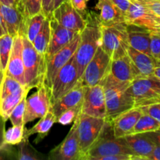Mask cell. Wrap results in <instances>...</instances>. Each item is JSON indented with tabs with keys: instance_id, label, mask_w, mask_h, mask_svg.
Instances as JSON below:
<instances>
[{
	"instance_id": "f1b7e54d",
	"label": "cell",
	"mask_w": 160,
	"mask_h": 160,
	"mask_svg": "<svg viewBox=\"0 0 160 160\" xmlns=\"http://www.w3.org/2000/svg\"><path fill=\"white\" fill-rule=\"evenodd\" d=\"M46 17H46L45 13L42 12L26 20L23 35L31 42L34 41V38L39 32L42 26V23L45 21Z\"/></svg>"
},
{
	"instance_id": "bcb514c9",
	"label": "cell",
	"mask_w": 160,
	"mask_h": 160,
	"mask_svg": "<svg viewBox=\"0 0 160 160\" xmlns=\"http://www.w3.org/2000/svg\"><path fill=\"white\" fill-rule=\"evenodd\" d=\"M52 0H42V11L46 17H49L50 6Z\"/></svg>"
},
{
	"instance_id": "2e32d148",
	"label": "cell",
	"mask_w": 160,
	"mask_h": 160,
	"mask_svg": "<svg viewBox=\"0 0 160 160\" xmlns=\"http://www.w3.org/2000/svg\"><path fill=\"white\" fill-rule=\"evenodd\" d=\"M138 76L140 74L128 54L111 60L110 67L106 75L109 79L123 84H131Z\"/></svg>"
},
{
	"instance_id": "f35d334b",
	"label": "cell",
	"mask_w": 160,
	"mask_h": 160,
	"mask_svg": "<svg viewBox=\"0 0 160 160\" xmlns=\"http://www.w3.org/2000/svg\"><path fill=\"white\" fill-rule=\"evenodd\" d=\"M151 56L157 61L160 60V34L152 32L150 41Z\"/></svg>"
},
{
	"instance_id": "3957f363",
	"label": "cell",
	"mask_w": 160,
	"mask_h": 160,
	"mask_svg": "<svg viewBox=\"0 0 160 160\" xmlns=\"http://www.w3.org/2000/svg\"><path fill=\"white\" fill-rule=\"evenodd\" d=\"M119 154L131 156V151L123 138L114 136L112 124L107 121L101 135L85 153L82 160H98L103 156Z\"/></svg>"
},
{
	"instance_id": "ffe728a7",
	"label": "cell",
	"mask_w": 160,
	"mask_h": 160,
	"mask_svg": "<svg viewBox=\"0 0 160 160\" xmlns=\"http://www.w3.org/2000/svg\"><path fill=\"white\" fill-rule=\"evenodd\" d=\"M0 13L6 24L7 33L12 37L23 35L26 19L17 6H6L0 2Z\"/></svg>"
},
{
	"instance_id": "4dcf8cb0",
	"label": "cell",
	"mask_w": 160,
	"mask_h": 160,
	"mask_svg": "<svg viewBox=\"0 0 160 160\" xmlns=\"http://www.w3.org/2000/svg\"><path fill=\"white\" fill-rule=\"evenodd\" d=\"M13 44V37L9 34L0 37V68L5 73Z\"/></svg>"
},
{
	"instance_id": "8992f818",
	"label": "cell",
	"mask_w": 160,
	"mask_h": 160,
	"mask_svg": "<svg viewBox=\"0 0 160 160\" xmlns=\"http://www.w3.org/2000/svg\"><path fill=\"white\" fill-rule=\"evenodd\" d=\"M129 90L134 108L160 103V79L154 75L137 77L130 84Z\"/></svg>"
},
{
	"instance_id": "f5cc1de1",
	"label": "cell",
	"mask_w": 160,
	"mask_h": 160,
	"mask_svg": "<svg viewBox=\"0 0 160 160\" xmlns=\"http://www.w3.org/2000/svg\"><path fill=\"white\" fill-rule=\"evenodd\" d=\"M3 76H4V73L2 71L1 68H0V86H1V83H2V81Z\"/></svg>"
},
{
	"instance_id": "d4e9b609",
	"label": "cell",
	"mask_w": 160,
	"mask_h": 160,
	"mask_svg": "<svg viewBox=\"0 0 160 160\" xmlns=\"http://www.w3.org/2000/svg\"><path fill=\"white\" fill-rule=\"evenodd\" d=\"M128 55L140 76H151L153 75L155 68L158 66V61L152 56L139 52L129 46L128 49Z\"/></svg>"
},
{
	"instance_id": "816d5d0a",
	"label": "cell",
	"mask_w": 160,
	"mask_h": 160,
	"mask_svg": "<svg viewBox=\"0 0 160 160\" xmlns=\"http://www.w3.org/2000/svg\"><path fill=\"white\" fill-rule=\"evenodd\" d=\"M155 19H156V22H157L158 25H159V30L158 31H156V32H160V17H157V16H156V17H155Z\"/></svg>"
},
{
	"instance_id": "7dc6e473",
	"label": "cell",
	"mask_w": 160,
	"mask_h": 160,
	"mask_svg": "<svg viewBox=\"0 0 160 160\" xmlns=\"http://www.w3.org/2000/svg\"><path fill=\"white\" fill-rule=\"evenodd\" d=\"M65 1H67V0H52L51 3V6H50V9H49L50 13H51L54 9H56L58 6H60V5Z\"/></svg>"
},
{
	"instance_id": "cb8c5ba5",
	"label": "cell",
	"mask_w": 160,
	"mask_h": 160,
	"mask_svg": "<svg viewBox=\"0 0 160 160\" xmlns=\"http://www.w3.org/2000/svg\"><path fill=\"white\" fill-rule=\"evenodd\" d=\"M95 9L99 10L98 14L101 26L125 23L124 13L111 0H98Z\"/></svg>"
},
{
	"instance_id": "4316f807",
	"label": "cell",
	"mask_w": 160,
	"mask_h": 160,
	"mask_svg": "<svg viewBox=\"0 0 160 160\" xmlns=\"http://www.w3.org/2000/svg\"><path fill=\"white\" fill-rule=\"evenodd\" d=\"M30 90L31 89L26 88L20 92L11 94L0 99V115L4 119L5 121L9 120V116L14 108L25 95H28Z\"/></svg>"
},
{
	"instance_id": "5b68a950",
	"label": "cell",
	"mask_w": 160,
	"mask_h": 160,
	"mask_svg": "<svg viewBox=\"0 0 160 160\" xmlns=\"http://www.w3.org/2000/svg\"><path fill=\"white\" fill-rule=\"evenodd\" d=\"M126 23H120L112 26H101L100 46L114 60L128 54L129 48Z\"/></svg>"
},
{
	"instance_id": "ee69618b",
	"label": "cell",
	"mask_w": 160,
	"mask_h": 160,
	"mask_svg": "<svg viewBox=\"0 0 160 160\" xmlns=\"http://www.w3.org/2000/svg\"><path fill=\"white\" fill-rule=\"evenodd\" d=\"M6 122L4 119L0 115V146L5 143L4 142V134H5V127H6Z\"/></svg>"
},
{
	"instance_id": "52a82bcc",
	"label": "cell",
	"mask_w": 160,
	"mask_h": 160,
	"mask_svg": "<svg viewBox=\"0 0 160 160\" xmlns=\"http://www.w3.org/2000/svg\"><path fill=\"white\" fill-rule=\"evenodd\" d=\"M106 122V119L80 114L78 134L81 155V160H82L92 145L98 140L104 130Z\"/></svg>"
},
{
	"instance_id": "6da1fadb",
	"label": "cell",
	"mask_w": 160,
	"mask_h": 160,
	"mask_svg": "<svg viewBox=\"0 0 160 160\" xmlns=\"http://www.w3.org/2000/svg\"><path fill=\"white\" fill-rule=\"evenodd\" d=\"M84 17L86 25L80 33L79 44L73 55L79 78L101 45V23L98 14L95 11H87Z\"/></svg>"
},
{
	"instance_id": "9f6ffc18",
	"label": "cell",
	"mask_w": 160,
	"mask_h": 160,
	"mask_svg": "<svg viewBox=\"0 0 160 160\" xmlns=\"http://www.w3.org/2000/svg\"><path fill=\"white\" fill-rule=\"evenodd\" d=\"M17 3H18V1H19V0H17Z\"/></svg>"
},
{
	"instance_id": "e0dca14e",
	"label": "cell",
	"mask_w": 160,
	"mask_h": 160,
	"mask_svg": "<svg viewBox=\"0 0 160 160\" xmlns=\"http://www.w3.org/2000/svg\"><path fill=\"white\" fill-rule=\"evenodd\" d=\"M22 48H23L22 35L17 34L13 37V44L4 74L12 77L20 84L26 86Z\"/></svg>"
},
{
	"instance_id": "8d00e7d4",
	"label": "cell",
	"mask_w": 160,
	"mask_h": 160,
	"mask_svg": "<svg viewBox=\"0 0 160 160\" xmlns=\"http://www.w3.org/2000/svg\"><path fill=\"white\" fill-rule=\"evenodd\" d=\"M27 96L28 95H25L20 100V102L16 106L9 116V120H10L12 125H24L23 124V117L25 113Z\"/></svg>"
},
{
	"instance_id": "d6a6232c",
	"label": "cell",
	"mask_w": 160,
	"mask_h": 160,
	"mask_svg": "<svg viewBox=\"0 0 160 160\" xmlns=\"http://www.w3.org/2000/svg\"><path fill=\"white\" fill-rule=\"evenodd\" d=\"M26 88L28 87L21 84L12 77L4 74L0 86V99L11 94L20 92Z\"/></svg>"
},
{
	"instance_id": "681fc988",
	"label": "cell",
	"mask_w": 160,
	"mask_h": 160,
	"mask_svg": "<svg viewBox=\"0 0 160 160\" xmlns=\"http://www.w3.org/2000/svg\"><path fill=\"white\" fill-rule=\"evenodd\" d=\"M0 2L2 3V4L4 5H6V6H17V0H0Z\"/></svg>"
},
{
	"instance_id": "4fadbf2b",
	"label": "cell",
	"mask_w": 160,
	"mask_h": 160,
	"mask_svg": "<svg viewBox=\"0 0 160 160\" xmlns=\"http://www.w3.org/2000/svg\"><path fill=\"white\" fill-rule=\"evenodd\" d=\"M81 114L106 119V98L104 88L102 84L85 87Z\"/></svg>"
},
{
	"instance_id": "d590c367",
	"label": "cell",
	"mask_w": 160,
	"mask_h": 160,
	"mask_svg": "<svg viewBox=\"0 0 160 160\" xmlns=\"http://www.w3.org/2000/svg\"><path fill=\"white\" fill-rule=\"evenodd\" d=\"M81 105H82V103L74 106V107L67 109L63 112H62L57 117V123H60V124L63 125V126L70 125L73 123L74 120L78 118V116L81 114Z\"/></svg>"
},
{
	"instance_id": "ac0fdd59",
	"label": "cell",
	"mask_w": 160,
	"mask_h": 160,
	"mask_svg": "<svg viewBox=\"0 0 160 160\" xmlns=\"http://www.w3.org/2000/svg\"><path fill=\"white\" fill-rule=\"evenodd\" d=\"M49 17L50 20L51 35H50L49 44H48L45 56H50L56 53V52L61 49L62 47L70 43L78 34L81 33L67 29V28H64L62 25L58 23L51 17Z\"/></svg>"
},
{
	"instance_id": "1f68e13d",
	"label": "cell",
	"mask_w": 160,
	"mask_h": 160,
	"mask_svg": "<svg viewBox=\"0 0 160 160\" xmlns=\"http://www.w3.org/2000/svg\"><path fill=\"white\" fill-rule=\"evenodd\" d=\"M17 6L26 19L31 18L42 11V0H19Z\"/></svg>"
},
{
	"instance_id": "44dd1931",
	"label": "cell",
	"mask_w": 160,
	"mask_h": 160,
	"mask_svg": "<svg viewBox=\"0 0 160 160\" xmlns=\"http://www.w3.org/2000/svg\"><path fill=\"white\" fill-rule=\"evenodd\" d=\"M142 114L141 108H132L116 117L111 122L114 136L123 138L132 134L134 126Z\"/></svg>"
},
{
	"instance_id": "7c38bea8",
	"label": "cell",
	"mask_w": 160,
	"mask_h": 160,
	"mask_svg": "<svg viewBox=\"0 0 160 160\" xmlns=\"http://www.w3.org/2000/svg\"><path fill=\"white\" fill-rule=\"evenodd\" d=\"M80 41V34L71 42L50 56H46L45 61V82L50 87L59 70L73 57Z\"/></svg>"
},
{
	"instance_id": "7a4b0ae2",
	"label": "cell",
	"mask_w": 160,
	"mask_h": 160,
	"mask_svg": "<svg viewBox=\"0 0 160 160\" xmlns=\"http://www.w3.org/2000/svg\"><path fill=\"white\" fill-rule=\"evenodd\" d=\"M100 84L104 88L106 121L111 123L120 114L134 108V100L129 90L131 84L117 83L105 77Z\"/></svg>"
},
{
	"instance_id": "ab89813d",
	"label": "cell",
	"mask_w": 160,
	"mask_h": 160,
	"mask_svg": "<svg viewBox=\"0 0 160 160\" xmlns=\"http://www.w3.org/2000/svg\"><path fill=\"white\" fill-rule=\"evenodd\" d=\"M141 109L144 113L148 114L160 123V103L144 106L141 107Z\"/></svg>"
},
{
	"instance_id": "5bb4252c",
	"label": "cell",
	"mask_w": 160,
	"mask_h": 160,
	"mask_svg": "<svg viewBox=\"0 0 160 160\" xmlns=\"http://www.w3.org/2000/svg\"><path fill=\"white\" fill-rule=\"evenodd\" d=\"M49 17L67 29L81 32L86 25L84 17L73 8L70 0L63 2L50 13Z\"/></svg>"
},
{
	"instance_id": "60d3db41",
	"label": "cell",
	"mask_w": 160,
	"mask_h": 160,
	"mask_svg": "<svg viewBox=\"0 0 160 160\" xmlns=\"http://www.w3.org/2000/svg\"><path fill=\"white\" fill-rule=\"evenodd\" d=\"M89 0H70V3L80 14L84 17L88 11V2Z\"/></svg>"
},
{
	"instance_id": "b9f144b4",
	"label": "cell",
	"mask_w": 160,
	"mask_h": 160,
	"mask_svg": "<svg viewBox=\"0 0 160 160\" xmlns=\"http://www.w3.org/2000/svg\"><path fill=\"white\" fill-rule=\"evenodd\" d=\"M147 138L150 139L156 145L160 146V128L156 131L144 133Z\"/></svg>"
},
{
	"instance_id": "484cf974",
	"label": "cell",
	"mask_w": 160,
	"mask_h": 160,
	"mask_svg": "<svg viewBox=\"0 0 160 160\" xmlns=\"http://www.w3.org/2000/svg\"><path fill=\"white\" fill-rule=\"evenodd\" d=\"M56 123H57V117L53 113L51 108H50V109L46 112V114L44 117H41V120L34 127H32L30 129L26 130L25 138H29L33 134H38V138L35 139V143L36 142L38 143V142H39V141H42V139H44L48 135L51 128Z\"/></svg>"
},
{
	"instance_id": "f907efd6",
	"label": "cell",
	"mask_w": 160,
	"mask_h": 160,
	"mask_svg": "<svg viewBox=\"0 0 160 160\" xmlns=\"http://www.w3.org/2000/svg\"><path fill=\"white\" fill-rule=\"evenodd\" d=\"M153 75H154V76H156V78H159V79H160V64H158L157 67L155 68Z\"/></svg>"
},
{
	"instance_id": "277c9868",
	"label": "cell",
	"mask_w": 160,
	"mask_h": 160,
	"mask_svg": "<svg viewBox=\"0 0 160 160\" xmlns=\"http://www.w3.org/2000/svg\"><path fill=\"white\" fill-rule=\"evenodd\" d=\"M22 55L24 65L26 87L31 90L38 88L45 81L46 56L39 54L32 43L24 35H22Z\"/></svg>"
},
{
	"instance_id": "6f0895ef",
	"label": "cell",
	"mask_w": 160,
	"mask_h": 160,
	"mask_svg": "<svg viewBox=\"0 0 160 160\" xmlns=\"http://www.w3.org/2000/svg\"><path fill=\"white\" fill-rule=\"evenodd\" d=\"M159 1H160V0H159Z\"/></svg>"
},
{
	"instance_id": "c3c4849f",
	"label": "cell",
	"mask_w": 160,
	"mask_h": 160,
	"mask_svg": "<svg viewBox=\"0 0 160 160\" xmlns=\"http://www.w3.org/2000/svg\"><path fill=\"white\" fill-rule=\"evenodd\" d=\"M6 34H8L7 29H6V27L4 23V20H3L2 17L1 13H0V37Z\"/></svg>"
},
{
	"instance_id": "db71d44e",
	"label": "cell",
	"mask_w": 160,
	"mask_h": 160,
	"mask_svg": "<svg viewBox=\"0 0 160 160\" xmlns=\"http://www.w3.org/2000/svg\"><path fill=\"white\" fill-rule=\"evenodd\" d=\"M158 64H160V60L158 61Z\"/></svg>"
},
{
	"instance_id": "11a10c76",
	"label": "cell",
	"mask_w": 160,
	"mask_h": 160,
	"mask_svg": "<svg viewBox=\"0 0 160 160\" xmlns=\"http://www.w3.org/2000/svg\"><path fill=\"white\" fill-rule=\"evenodd\" d=\"M155 33H156V32H155ZM158 33V34H160V32H157Z\"/></svg>"
},
{
	"instance_id": "e575fe53",
	"label": "cell",
	"mask_w": 160,
	"mask_h": 160,
	"mask_svg": "<svg viewBox=\"0 0 160 160\" xmlns=\"http://www.w3.org/2000/svg\"><path fill=\"white\" fill-rule=\"evenodd\" d=\"M26 130L24 125H12V128L5 131L4 142L12 145H19L26 138Z\"/></svg>"
},
{
	"instance_id": "7402d4cb",
	"label": "cell",
	"mask_w": 160,
	"mask_h": 160,
	"mask_svg": "<svg viewBox=\"0 0 160 160\" xmlns=\"http://www.w3.org/2000/svg\"><path fill=\"white\" fill-rule=\"evenodd\" d=\"M128 43L131 48L151 56L150 41L152 31L143 27L135 24H127Z\"/></svg>"
},
{
	"instance_id": "8fae6325",
	"label": "cell",
	"mask_w": 160,
	"mask_h": 160,
	"mask_svg": "<svg viewBox=\"0 0 160 160\" xmlns=\"http://www.w3.org/2000/svg\"><path fill=\"white\" fill-rule=\"evenodd\" d=\"M79 117L80 115L74 120L73 126L64 140L49 152L47 159L81 160V155L78 134Z\"/></svg>"
},
{
	"instance_id": "836d02e7",
	"label": "cell",
	"mask_w": 160,
	"mask_h": 160,
	"mask_svg": "<svg viewBox=\"0 0 160 160\" xmlns=\"http://www.w3.org/2000/svg\"><path fill=\"white\" fill-rule=\"evenodd\" d=\"M160 128V123L148 114L144 113L141 116L137 123L134 126L132 134L150 132Z\"/></svg>"
},
{
	"instance_id": "ba28073f",
	"label": "cell",
	"mask_w": 160,
	"mask_h": 160,
	"mask_svg": "<svg viewBox=\"0 0 160 160\" xmlns=\"http://www.w3.org/2000/svg\"><path fill=\"white\" fill-rule=\"evenodd\" d=\"M79 81L74 58L73 57L59 70L53 79L50 90L51 105L71 90Z\"/></svg>"
},
{
	"instance_id": "f6af8a7d",
	"label": "cell",
	"mask_w": 160,
	"mask_h": 160,
	"mask_svg": "<svg viewBox=\"0 0 160 160\" xmlns=\"http://www.w3.org/2000/svg\"><path fill=\"white\" fill-rule=\"evenodd\" d=\"M148 160H160V146H155L152 152L148 156Z\"/></svg>"
},
{
	"instance_id": "603a6c76",
	"label": "cell",
	"mask_w": 160,
	"mask_h": 160,
	"mask_svg": "<svg viewBox=\"0 0 160 160\" xmlns=\"http://www.w3.org/2000/svg\"><path fill=\"white\" fill-rule=\"evenodd\" d=\"M85 87L78 81V84L69 91L67 94L56 100L51 105V109L56 117H59L62 112L67 109L78 106L82 103L84 99Z\"/></svg>"
},
{
	"instance_id": "7bdbcfd3",
	"label": "cell",
	"mask_w": 160,
	"mask_h": 160,
	"mask_svg": "<svg viewBox=\"0 0 160 160\" xmlns=\"http://www.w3.org/2000/svg\"><path fill=\"white\" fill-rule=\"evenodd\" d=\"M116 6H118L122 12L125 13L131 4V0H111Z\"/></svg>"
},
{
	"instance_id": "9a60e30c",
	"label": "cell",
	"mask_w": 160,
	"mask_h": 160,
	"mask_svg": "<svg viewBox=\"0 0 160 160\" xmlns=\"http://www.w3.org/2000/svg\"><path fill=\"white\" fill-rule=\"evenodd\" d=\"M156 16L150 12L148 8L138 0H131L129 8L124 13L127 24H135L156 32L159 30V25L155 19Z\"/></svg>"
},
{
	"instance_id": "30bf717a",
	"label": "cell",
	"mask_w": 160,
	"mask_h": 160,
	"mask_svg": "<svg viewBox=\"0 0 160 160\" xmlns=\"http://www.w3.org/2000/svg\"><path fill=\"white\" fill-rule=\"evenodd\" d=\"M36 88L37 92L26 99V107L23 117L24 125L36 119L44 117L51 108L50 90L46 83L44 81Z\"/></svg>"
},
{
	"instance_id": "680465c9",
	"label": "cell",
	"mask_w": 160,
	"mask_h": 160,
	"mask_svg": "<svg viewBox=\"0 0 160 160\" xmlns=\"http://www.w3.org/2000/svg\"></svg>"
},
{
	"instance_id": "9c48e42d",
	"label": "cell",
	"mask_w": 160,
	"mask_h": 160,
	"mask_svg": "<svg viewBox=\"0 0 160 160\" xmlns=\"http://www.w3.org/2000/svg\"><path fill=\"white\" fill-rule=\"evenodd\" d=\"M110 62V57L99 46L78 81L84 87H91L100 84L109 71Z\"/></svg>"
},
{
	"instance_id": "d6986e66",
	"label": "cell",
	"mask_w": 160,
	"mask_h": 160,
	"mask_svg": "<svg viewBox=\"0 0 160 160\" xmlns=\"http://www.w3.org/2000/svg\"><path fill=\"white\" fill-rule=\"evenodd\" d=\"M123 139L131 151V160H148L156 146L144 133L129 134Z\"/></svg>"
},
{
	"instance_id": "74e56055",
	"label": "cell",
	"mask_w": 160,
	"mask_h": 160,
	"mask_svg": "<svg viewBox=\"0 0 160 160\" xmlns=\"http://www.w3.org/2000/svg\"><path fill=\"white\" fill-rule=\"evenodd\" d=\"M18 150L14 145L4 143L0 146V160L17 159Z\"/></svg>"
},
{
	"instance_id": "f546056e",
	"label": "cell",
	"mask_w": 160,
	"mask_h": 160,
	"mask_svg": "<svg viewBox=\"0 0 160 160\" xmlns=\"http://www.w3.org/2000/svg\"><path fill=\"white\" fill-rule=\"evenodd\" d=\"M17 150L18 160H45L47 159L46 156L38 152L30 144L28 138H25L23 142L17 145Z\"/></svg>"
},
{
	"instance_id": "83f0119b",
	"label": "cell",
	"mask_w": 160,
	"mask_h": 160,
	"mask_svg": "<svg viewBox=\"0 0 160 160\" xmlns=\"http://www.w3.org/2000/svg\"><path fill=\"white\" fill-rule=\"evenodd\" d=\"M50 35H51L50 20L49 17H46L45 21L42 23L40 31L34 38V41L31 42L33 46L34 47V48L37 50L39 54L46 56L47 49H48L50 41Z\"/></svg>"
}]
</instances>
